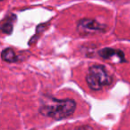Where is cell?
<instances>
[{
	"label": "cell",
	"instance_id": "5b68a950",
	"mask_svg": "<svg viewBox=\"0 0 130 130\" xmlns=\"http://www.w3.org/2000/svg\"><path fill=\"white\" fill-rule=\"evenodd\" d=\"M16 20V16L14 14H10L7 16L5 20L2 21V23L0 24V30L2 32L5 33V34H11L13 30V23Z\"/></svg>",
	"mask_w": 130,
	"mask_h": 130
},
{
	"label": "cell",
	"instance_id": "7a4b0ae2",
	"mask_svg": "<svg viewBox=\"0 0 130 130\" xmlns=\"http://www.w3.org/2000/svg\"><path fill=\"white\" fill-rule=\"evenodd\" d=\"M86 80L89 87L95 91H98L104 87L110 86L112 82L111 77L102 65L90 66L88 70Z\"/></svg>",
	"mask_w": 130,
	"mask_h": 130
},
{
	"label": "cell",
	"instance_id": "52a82bcc",
	"mask_svg": "<svg viewBox=\"0 0 130 130\" xmlns=\"http://www.w3.org/2000/svg\"><path fill=\"white\" fill-rule=\"evenodd\" d=\"M1 1H4V0H0V2H1Z\"/></svg>",
	"mask_w": 130,
	"mask_h": 130
},
{
	"label": "cell",
	"instance_id": "277c9868",
	"mask_svg": "<svg viewBox=\"0 0 130 130\" xmlns=\"http://www.w3.org/2000/svg\"><path fill=\"white\" fill-rule=\"evenodd\" d=\"M98 54L101 56L103 59L105 60H112L114 63H124L126 62L125 54L121 50L114 48H104L98 52Z\"/></svg>",
	"mask_w": 130,
	"mask_h": 130
},
{
	"label": "cell",
	"instance_id": "8992f818",
	"mask_svg": "<svg viewBox=\"0 0 130 130\" xmlns=\"http://www.w3.org/2000/svg\"><path fill=\"white\" fill-rule=\"evenodd\" d=\"M1 58L3 59V61L7 63H15L17 61V56L15 53L11 48H5V50L2 51Z\"/></svg>",
	"mask_w": 130,
	"mask_h": 130
},
{
	"label": "cell",
	"instance_id": "6da1fadb",
	"mask_svg": "<svg viewBox=\"0 0 130 130\" xmlns=\"http://www.w3.org/2000/svg\"><path fill=\"white\" fill-rule=\"evenodd\" d=\"M76 108V103L72 99H56L47 97L40 107V113L48 118L60 120L73 115Z\"/></svg>",
	"mask_w": 130,
	"mask_h": 130
},
{
	"label": "cell",
	"instance_id": "3957f363",
	"mask_svg": "<svg viewBox=\"0 0 130 130\" xmlns=\"http://www.w3.org/2000/svg\"><path fill=\"white\" fill-rule=\"evenodd\" d=\"M77 30L82 35H94L103 33L106 30V26L99 23L96 20L82 19L77 23Z\"/></svg>",
	"mask_w": 130,
	"mask_h": 130
}]
</instances>
